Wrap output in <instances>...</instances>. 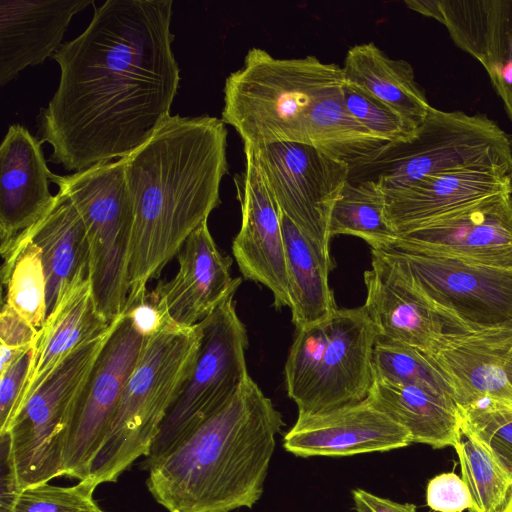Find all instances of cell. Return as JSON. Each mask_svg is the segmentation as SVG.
Instances as JSON below:
<instances>
[{"instance_id":"44","label":"cell","mask_w":512,"mask_h":512,"mask_svg":"<svg viewBox=\"0 0 512 512\" xmlns=\"http://www.w3.org/2000/svg\"><path fill=\"white\" fill-rule=\"evenodd\" d=\"M30 349H18L0 345V374L5 372L12 363Z\"/></svg>"},{"instance_id":"36","label":"cell","mask_w":512,"mask_h":512,"mask_svg":"<svg viewBox=\"0 0 512 512\" xmlns=\"http://www.w3.org/2000/svg\"><path fill=\"white\" fill-rule=\"evenodd\" d=\"M97 487L89 479L72 486L39 483L22 489L12 512H106L93 498Z\"/></svg>"},{"instance_id":"14","label":"cell","mask_w":512,"mask_h":512,"mask_svg":"<svg viewBox=\"0 0 512 512\" xmlns=\"http://www.w3.org/2000/svg\"><path fill=\"white\" fill-rule=\"evenodd\" d=\"M388 245L407 251L512 269L510 192L487 197L399 234Z\"/></svg>"},{"instance_id":"6","label":"cell","mask_w":512,"mask_h":512,"mask_svg":"<svg viewBox=\"0 0 512 512\" xmlns=\"http://www.w3.org/2000/svg\"><path fill=\"white\" fill-rule=\"evenodd\" d=\"M51 182L70 197L83 219L94 299L111 323L123 315L128 297L133 207L123 158L70 175L52 174Z\"/></svg>"},{"instance_id":"39","label":"cell","mask_w":512,"mask_h":512,"mask_svg":"<svg viewBox=\"0 0 512 512\" xmlns=\"http://www.w3.org/2000/svg\"><path fill=\"white\" fill-rule=\"evenodd\" d=\"M134 328L144 338L151 337L175 322L169 315L163 302L158 300L154 294L147 292L145 298L137 304L128 308L124 313Z\"/></svg>"},{"instance_id":"3","label":"cell","mask_w":512,"mask_h":512,"mask_svg":"<svg viewBox=\"0 0 512 512\" xmlns=\"http://www.w3.org/2000/svg\"><path fill=\"white\" fill-rule=\"evenodd\" d=\"M284 425L250 377L218 411L148 469L146 486L169 512H231L262 496Z\"/></svg>"},{"instance_id":"43","label":"cell","mask_w":512,"mask_h":512,"mask_svg":"<svg viewBox=\"0 0 512 512\" xmlns=\"http://www.w3.org/2000/svg\"><path fill=\"white\" fill-rule=\"evenodd\" d=\"M408 8L441 22L440 0H405Z\"/></svg>"},{"instance_id":"19","label":"cell","mask_w":512,"mask_h":512,"mask_svg":"<svg viewBox=\"0 0 512 512\" xmlns=\"http://www.w3.org/2000/svg\"><path fill=\"white\" fill-rule=\"evenodd\" d=\"M364 308L377 330V339L431 353L447 333L431 303L399 269L372 250L371 269L365 271Z\"/></svg>"},{"instance_id":"27","label":"cell","mask_w":512,"mask_h":512,"mask_svg":"<svg viewBox=\"0 0 512 512\" xmlns=\"http://www.w3.org/2000/svg\"><path fill=\"white\" fill-rule=\"evenodd\" d=\"M341 68L345 83L390 105L418 127L425 119L431 105L407 61L392 59L368 42L352 46Z\"/></svg>"},{"instance_id":"35","label":"cell","mask_w":512,"mask_h":512,"mask_svg":"<svg viewBox=\"0 0 512 512\" xmlns=\"http://www.w3.org/2000/svg\"><path fill=\"white\" fill-rule=\"evenodd\" d=\"M342 95L348 111L380 139L393 144L416 134L418 126L413 121L363 90L344 82Z\"/></svg>"},{"instance_id":"32","label":"cell","mask_w":512,"mask_h":512,"mask_svg":"<svg viewBox=\"0 0 512 512\" xmlns=\"http://www.w3.org/2000/svg\"><path fill=\"white\" fill-rule=\"evenodd\" d=\"M1 281L7 290L5 303L40 329L47 317V287L41 251L32 240H27L10 266L1 270Z\"/></svg>"},{"instance_id":"4","label":"cell","mask_w":512,"mask_h":512,"mask_svg":"<svg viewBox=\"0 0 512 512\" xmlns=\"http://www.w3.org/2000/svg\"><path fill=\"white\" fill-rule=\"evenodd\" d=\"M343 83L337 64L312 55L276 58L253 47L243 66L226 78L221 119L252 148L283 141L307 143L313 106Z\"/></svg>"},{"instance_id":"40","label":"cell","mask_w":512,"mask_h":512,"mask_svg":"<svg viewBox=\"0 0 512 512\" xmlns=\"http://www.w3.org/2000/svg\"><path fill=\"white\" fill-rule=\"evenodd\" d=\"M38 329L4 302L0 314V345L30 349L35 346Z\"/></svg>"},{"instance_id":"25","label":"cell","mask_w":512,"mask_h":512,"mask_svg":"<svg viewBox=\"0 0 512 512\" xmlns=\"http://www.w3.org/2000/svg\"><path fill=\"white\" fill-rule=\"evenodd\" d=\"M27 240H32L41 251L48 315L73 283L90 277L86 227L73 201L63 190L59 189L52 206L29 230L23 244Z\"/></svg>"},{"instance_id":"11","label":"cell","mask_w":512,"mask_h":512,"mask_svg":"<svg viewBox=\"0 0 512 512\" xmlns=\"http://www.w3.org/2000/svg\"><path fill=\"white\" fill-rule=\"evenodd\" d=\"M252 149L281 212L331 260L330 216L349 181V166L307 143L283 141Z\"/></svg>"},{"instance_id":"20","label":"cell","mask_w":512,"mask_h":512,"mask_svg":"<svg viewBox=\"0 0 512 512\" xmlns=\"http://www.w3.org/2000/svg\"><path fill=\"white\" fill-rule=\"evenodd\" d=\"M507 165L451 170L384 194L385 214L397 235L482 199L511 192Z\"/></svg>"},{"instance_id":"41","label":"cell","mask_w":512,"mask_h":512,"mask_svg":"<svg viewBox=\"0 0 512 512\" xmlns=\"http://www.w3.org/2000/svg\"><path fill=\"white\" fill-rule=\"evenodd\" d=\"M1 442V493L0 512H12L15 501L22 491L15 468L11 441L8 433L0 435Z\"/></svg>"},{"instance_id":"28","label":"cell","mask_w":512,"mask_h":512,"mask_svg":"<svg viewBox=\"0 0 512 512\" xmlns=\"http://www.w3.org/2000/svg\"><path fill=\"white\" fill-rule=\"evenodd\" d=\"M288 293L296 329L330 317L336 307L328 275L332 260L326 259L312 241L281 212Z\"/></svg>"},{"instance_id":"31","label":"cell","mask_w":512,"mask_h":512,"mask_svg":"<svg viewBox=\"0 0 512 512\" xmlns=\"http://www.w3.org/2000/svg\"><path fill=\"white\" fill-rule=\"evenodd\" d=\"M461 478L471 498L470 512H512V476L475 437L461 430L454 445Z\"/></svg>"},{"instance_id":"30","label":"cell","mask_w":512,"mask_h":512,"mask_svg":"<svg viewBox=\"0 0 512 512\" xmlns=\"http://www.w3.org/2000/svg\"><path fill=\"white\" fill-rule=\"evenodd\" d=\"M353 235L365 240L371 248H380L397 238L387 221L385 198L374 179L346 183L335 202L329 223L330 238Z\"/></svg>"},{"instance_id":"16","label":"cell","mask_w":512,"mask_h":512,"mask_svg":"<svg viewBox=\"0 0 512 512\" xmlns=\"http://www.w3.org/2000/svg\"><path fill=\"white\" fill-rule=\"evenodd\" d=\"M41 140L19 124L9 126L0 147V252L2 269L10 266L29 230L47 213L55 195L53 173Z\"/></svg>"},{"instance_id":"8","label":"cell","mask_w":512,"mask_h":512,"mask_svg":"<svg viewBox=\"0 0 512 512\" xmlns=\"http://www.w3.org/2000/svg\"><path fill=\"white\" fill-rule=\"evenodd\" d=\"M374 163L382 165L374 180L383 194L451 170L512 166L509 136L493 120L432 106L410 140L390 144Z\"/></svg>"},{"instance_id":"42","label":"cell","mask_w":512,"mask_h":512,"mask_svg":"<svg viewBox=\"0 0 512 512\" xmlns=\"http://www.w3.org/2000/svg\"><path fill=\"white\" fill-rule=\"evenodd\" d=\"M351 494L357 512H417L412 503H398L364 489H353Z\"/></svg>"},{"instance_id":"15","label":"cell","mask_w":512,"mask_h":512,"mask_svg":"<svg viewBox=\"0 0 512 512\" xmlns=\"http://www.w3.org/2000/svg\"><path fill=\"white\" fill-rule=\"evenodd\" d=\"M244 153L245 170L234 177L242 221L232 252L244 278L272 292L275 308L290 307L281 210L254 150L244 145Z\"/></svg>"},{"instance_id":"34","label":"cell","mask_w":512,"mask_h":512,"mask_svg":"<svg viewBox=\"0 0 512 512\" xmlns=\"http://www.w3.org/2000/svg\"><path fill=\"white\" fill-rule=\"evenodd\" d=\"M458 409L461 430L481 442L512 476V407L482 399Z\"/></svg>"},{"instance_id":"37","label":"cell","mask_w":512,"mask_h":512,"mask_svg":"<svg viewBox=\"0 0 512 512\" xmlns=\"http://www.w3.org/2000/svg\"><path fill=\"white\" fill-rule=\"evenodd\" d=\"M33 353L34 347L0 374V435L9 431L19 413Z\"/></svg>"},{"instance_id":"26","label":"cell","mask_w":512,"mask_h":512,"mask_svg":"<svg viewBox=\"0 0 512 512\" xmlns=\"http://www.w3.org/2000/svg\"><path fill=\"white\" fill-rule=\"evenodd\" d=\"M367 402L405 428L412 443L453 446L461 433L455 399L436 390L374 380Z\"/></svg>"},{"instance_id":"21","label":"cell","mask_w":512,"mask_h":512,"mask_svg":"<svg viewBox=\"0 0 512 512\" xmlns=\"http://www.w3.org/2000/svg\"><path fill=\"white\" fill-rule=\"evenodd\" d=\"M177 258L176 275L158 282L152 293L177 324L190 327L235 293L242 279L231 277L232 259L219 250L207 221L188 236Z\"/></svg>"},{"instance_id":"5","label":"cell","mask_w":512,"mask_h":512,"mask_svg":"<svg viewBox=\"0 0 512 512\" xmlns=\"http://www.w3.org/2000/svg\"><path fill=\"white\" fill-rule=\"evenodd\" d=\"M199 343L197 324L188 327L176 322L144 338L86 479L98 486L116 482L138 458L149 454L161 424L190 376Z\"/></svg>"},{"instance_id":"1","label":"cell","mask_w":512,"mask_h":512,"mask_svg":"<svg viewBox=\"0 0 512 512\" xmlns=\"http://www.w3.org/2000/svg\"><path fill=\"white\" fill-rule=\"evenodd\" d=\"M172 0H107L53 55L59 85L38 116L50 161L82 171L121 159L169 118L180 70Z\"/></svg>"},{"instance_id":"45","label":"cell","mask_w":512,"mask_h":512,"mask_svg":"<svg viewBox=\"0 0 512 512\" xmlns=\"http://www.w3.org/2000/svg\"><path fill=\"white\" fill-rule=\"evenodd\" d=\"M508 136H509L510 154H511V161H512V135H508ZM509 177H510V185H511L510 196L512 199V166H511V171L509 173Z\"/></svg>"},{"instance_id":"18","label":"cell","mask_w":512,"mask_h":512,"mask_svg":"<svg viewBox=\"0 0 512 512\" xmlns=\"http://www.w3.org/2000/svg\"><path fill=\"white\" fill-rule=\"evenodd\" d=\"M411 443L405 428L365 400L329 413L297 418L285 434L283 445L299 457H344L395 450Z\"/></svg>"},{"instance_id":"9","label":"cell","mask_w":512,"mask_h":512,"mask_svg":"<svg viewBox=\"0 0 512 512\" xmlns=\"http://www.w3.org/2000/svg\"><path fill=\"white\" fill-rule=\"evenodd\" d=\"M431 303L447 333L512 328V269L407 251L373 248Z\"/></svg>"},{"instance_id":"24","label":"cell","mask_w":512,"mask_h":512,"mask_svg":"<svg viewBox=\"0 0 512 512\" xmlns=\"http://www.w3.org/2000/svg\"><path fill=\"white\" fill-rule=\"evenodd\" d=\"M111 323L104 319L97 308L90 277L73 283L38 329L19 413L75 349L105 331Z\"/></svg>"},{"instance_id":"38","label":"cell","mask_w":512,"mask_h":512,"mask_svg":"<svg viewBox=\"0 0 512 512\" xmlns=\"http://www.w3.org/2000/svg\"><path fill=\"white\" fill-rule=\"evenodd\" d=\"M426 503L436 512H463L473 504L466 483L454 472L441 473L429 480Z\"/></svg>"},{"instance_id":"10","label":"cell","mask_w":512,"mask_h":512,"mask_svg":"<svg viewBox=\"0 0 512 512\" xmlns=\"http://www.w3.org/2000/svg\"><path fill=\"white\" fill-rule=\"evenodd\" d=\"M120 317L75 349L27 401L7 432L21 489L63 476L73 406Z\"/></svg>"},{"instance_id":"23","label":"cell","mask_w":512,"mask_h":512,"mask_svg":"<svg viewBox=\"0 0 512 512\" xmlns=\"http://www.w3.org/2000/svg\"><path fill=\"white\" fill-rule=\"evenodd\" d=\"M93 0H0V85L42 64L62 45L72 19Z\"/></svg>"},{"instance_id":"33","label":"cell","mask_w":512,"mask_h":512,"mask_svg":"<svg viewBox=\"0 0 512 512\" xmlns=\"http://www.w3.org/2000/svg\"><path fill=\"white\" fill-rule=\"evenodd\" d=\"M374 380L427 387L452 396L454 390L431 356L413 347L376 339Z\"/></svg>"},{"instance_id":"29","label":"cell","mask_w":512,"mask_h":512,"mask_svg":"<svg viewBox=\"0 0 512 512\" xmlns=\"http://www.w3.org/2000/svg\"><path fill=\"white\" fill-rule=\"evenodd\" d=\"M342 86L313 106L306 124L307 144L352 171L374 163L392 143L374 135L348 111Z\"/></svg>"},{"instance_id":"22","label":"cell","mask_w":512,"mask_h":512,"mask_svg":"<svg viewBox=\"0 0 512 512\" xmlns=\"http://www.w3.org/2000/svg\"><path fill=\"white\" fill-rule=\"evenodd\" d=\"M454 44L486 70L512 121V0H440Z\"/></svg>"},{"instance_id":"17","label":"cell","mask_w":512,"mask_h":512,"mask_svg":"<svg viewBox=\"0 0 512 512\" xmlns=\"http://www.w3.org/2000/svg\"><path fill=\"white\" fill-rule=\"evenodd\" d=\"M428 354L457 405L491 399L512 407V328L445 333Z\"/></svg>"},{"instance_id":"13","label":"cell","mask_w":512,"mask_h":512,"mask_svg":"<svg viewBox=\"0 0 512 512\" xmlns=\"http://www.w3.org/2000/svg\"><path fill=\"white\" fill-rule=\"evenodd\" d=\"M327 323V344L313 380L297 404V418L361 403L374 383L372 358L377 330L364 306L337 309Z\"/></svg>"},{"instance_id":"12","label":"cell","mask_w":512,"mask_h":512,"mask_svg":"<svg viewBox=\"0 0 512 512\" xmlns=\"http://www.w3.org/2000/svg\"><path fill=\"white\" fill-rule=\"evenodd\" d=\"M143 342L123 314L73 406L65 434L63 476L78 481L88 477Z\"/></svg>"},{"instance_id":"2","label":"cell","mask_w":512,"mask_h":512,"mask_svg":"<svg viewBox=\"0 0 512 512\" xmlns=\"http://www.w3.org/2000/svg\"><path fill=\"white\" fill-rule=\"evenodd\" d=\"M227 134L217 117L170 116L123 158L133 207L125 311L145 298L148 282L220 204Z\"/></svg>"},{"instance_id":"7","label":"cell","mask_w":512,"mask_h":512,"mask_svg":"<svg viewBox=\"0 0 512 512\" xmlns=\"http://www.w3.org/2000/svg\"><path fill=\"white\" fill-rule=\"evenodd\" d=\"M235 293L197 324L200 343L194 366L145 457V470L223 407L250 378L245 358L248 337L236 312Z\"/></svg>"}]
</instances>
